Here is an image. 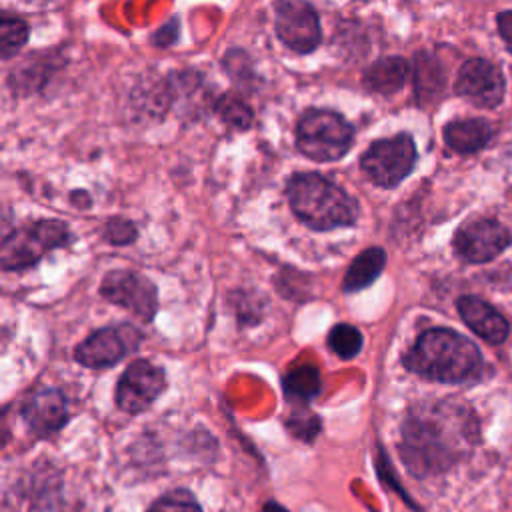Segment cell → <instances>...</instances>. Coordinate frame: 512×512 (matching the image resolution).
Returning <instances> with one entry per match:
<instances>
[{
	"mask_svg": "<svg viewBox=\"0 0 512 512\" xmlns=\"http://www.w3.org/2000/svg\"><path fill=\"white\" fill-rule=\"evenodd\" d=\"M478 438V420L468 404L454 398L422 402L402 424L400 456L418 478L442 474L466 458Z\"/></svg>",
	"mask_w": 512,
	"mask_h": 512,
	"instance_id": "cell-1",
	"label": "cell"
},
{
	"mask_svg": "<svg viewBox=\"0 0 512 512\" xmlns=\"http://www.w3.org/2000/svg\"><path fill=\"white\" fill-rule=\"evenodd\" d=\"M402 364L426 380L444 384H472L484 368L476 344L450 328L424 330L404 354Z\"/></svg>",
	"mask_w": 512,
	"mask_h": 512,
	"instance_id": "cell-2",
	"label": "cell"
},
{
	"mask_svg": "<svg viewBox=\"0 0 512 512\" xmlns=\"http://www.w3.org/2000/svg\"><path fill=\"white\" fill-rule=\"evenodd\" d=\"M286 198L300 222L314 230L352 226L358 220V202L338 184L316 172L294 174L286 184Z\"/></svg>",
	"mask_w": 512,
	"mask_h": 512,
	"instance_id": "cell-3",
	"label": "cell"
},
{
	"mask_svg": "<svg viewBox=\"0 0 512 512\" xmlns=\"http://www.w3.org/2000/svg\"><path fill=\"white\" fill-rule=\"evenodd\" d=\"M354 140L352 124L334 110H308L296 126L298 150L316 162L342 158Z\"/></svg>",
	"mask_w": 512,
	"mask_h": 512,
	"instance_id": "cell-4",
	"label": "cell"
},
{
	"mask_svg": "<svg viewBox=\"0 0 512 512\" xmlns=\"http://www.w3.org/2000/svg\"><path fill=\"white\" fill-rule=\"evenodd\" d=\"M70 242V230L60 220H38L14 228L0 246V264L4 270H26L44 254Z\"/></svg>",
	"mask_w": 512,
	"mask_h": 512,
	"instance_id": "cell-5",
	"label": "cell"
},
{
	"mask_svg": "<svg viewBox=\"0 0 512 512\" xmlns=\"http://www.w3.org/2000/svg\"><path fill=\"white\" fill-rule=\"evenodd\" d=\"M416 164V146L410 134H396L370 144L360 158L366 178L380 188L398 186Z\"/></svg>",
	"mask_w": 512,
	"mask_h": 512,
	"instance_id": "cell-6",
	"label": "cell"
},
{
	"mask_svg": "<svg viewBox=\"0 0 512 512\" xmlns=\"http://www.w3.org/2000/svg\"><path fill=\"white\" fill-rule=\"evenodd\" d=\"M100 294L108 302L130 310L134 316L150 322L158 310L156 286L132 270H112L102 278Z\"/></svg>",
	"mask_w": 512,
	"mask_h": 512,
	"instance_id": "cell-7",
	"label": "cell"
},
{
	"mask_svg": "<svg viewBox=\"0 0 512 512\" xmlns=\"http://www.w3.org/2000/svg\"><path fill=\"white\" fill-rule=\"evenodd\" d=\"M142 336L134 326H104L76 346L74 358L86 368H108L136 350Z\"/></svg>",
	"mask_w": 512,
	"mask_h": 512,
	"instance_id": "cell-8",
	"label": "cell"
},
{
	"mask_svg": "<svg viewBox=\"0 0 512 512\" xmlns=\"http://www.w3.org/2000/svg\"><path fill=\"white\" fill-rule=\"evenodd\" d=\"M276 10V34L294 52L308 54L320 44V20L308 2L280 0Z\"/></svg>",
	"mask_w": 512,
	"mask_h": 512,
	"instance_id": "cell-9",
	"label": "cell"
},
{
	"mask_svg": "<svg viewBox=\"0 0 512 512\" xmlns=\"http://www.w3.org/2000/svg\"><path fill=\"white\" fill-rule=\"evenodd\" d=\"M504 90L502 70L484 58L466 60L454 82V92L480 108H496L504 98Z\"/></svg>",
	"mask_w": 512,
	"mask_h": 512,
	"instance_id": "cell-10",
	"label": "cell"
},
{
	"mask_svg": "<svg viewBox=\"0 0 512 512\" xmlns=\"http://www.w3.org/2000/svg\"><path fill=\"white\" fill-rule=\"evenodd\" d=\"M452 244L464 262L482 264L510 244V232L494 218H476L456 230Z\"/></svg>",
	"mask_w": 512,
	"mask_h": 512,
	"instance_id": "cell-11",
	"label": "cell"
},
{
	"mask_svg": "<svg viewBox=\"0 0 512 512\" xmlns=\"http://www.w3.org/2000/svg\"><path fill=\"white\" fill-rule=\"evenodd\" d=\"M164 370L148 360H134L116 384V404L128 414L146 410L164 390Z\"/></svg>",
	"mask_w": 512,
	"mask_h": 512,
	"instance_id": "cell-12",
	"label": "cell"
},
{
	"mask_svg": "<svg viewBox=\"0 0 512 512\" xmlns=\"http://www.w3.org/2000/svg\"><path fill=\"white\" fill-rule=\"evenodd\" d=\"M22 418L36 436H50L68 422V404L58 388H38L22 404Z\"/></svg>",
	"mask_w": 512,
	"mask_h": 512,
	"instance_id": "cell-13",
	"label": "cell"
},
{
	"mask_svg": "<svg viewBox=\"0 0 512 512\" xmlns=\"http://www.w3.org/2000/svg\"><path fill=\"white\" fill-rule=\"evenodd\" d=\"M456 308L464 324L488 344H502L508 338V320L486 300L478 296H460Z\"/></svg>",
	"mask_w": 512,
	"mask_h": 512,
	"instance_id": "cell-14",
	"label": "cell"
},
{
	"mask_svg": "<svg viewBox=\"0 0 512 512\" xmlns=\"http://www.w3.org/2000/svg\"><path fill=\"white\" fill-rule=\"evenodd\" d=\"M494 136V128L484 118L452 120L444 126L446 144L458 154H472L482 150Z\"/></svg>",
	"mask_w": 512,
	"mask_h": 512,
	"instance_id": "cell-15",
	"label": "cell"
},
{
	"mask_svg": "<svg viewBox=\"0 0 512 512\" xmlns=\"http://www.w3.org/2000/svg\"><path fill=\"white\" fill-rule=\"evenodd\" d=\"M410 74V66L400 56H386L370 64L362 74V84L376 94L398 92Z\"/></svg>",
	"mask_w": 512,
	"mask_h": 512,
	"instance_id": "cell-16",
	"label": "cell"
},
{
	"mask_svg": "<svg viewBox=\"0 0 512 512\" xmlns=\"http://www.w3.org/2000/svg\"><path fill=\"white\" fill-rule=\"evenodd\" d=\"M384 266H386V252L380 246H370L362 250L348 266L342 280V290L344 292L364 290L380 276Z\"/></svg>",
	"mask_w": 512,
	"mask_h": 512,
	"instance_id": "cell-17",
	"label": "cell"
},
{
	"mask_svg": "<svg viewBox=\"0 0 512 512\" xmlns=\"http://www.w3.org/2000/svg\"><path fill=\"white\" fill-rule=\"evenodd\" d=\"M414 86H416V94H418L420 102H428L442 94L444 72H442L440 62L428 52H420L416 56Z\"/></svg>",
	"mask_w": 512,
	"mask_h": 512,
	"instance_id": "cell-18",
	"label": "cell"
},
{
	"mask_svg": "<svg viewBox=\"0 0 512 512\" xmlns=\"http://www.w3.org/2000/svg\"><path fill=\"white\" fill-rule=\"evenodd\" d=\"M282 386L286 392V398L292 402H310L314 396H318L322 388L320 372L314 366H296L288 370L282 378Z\"/></svg>",
	"mask_w": 512,
	"mask_h": 512,
	"instance_id": "cell-19",
	"label": "cell"
},
{
	"mask_svg": "<svg viewBox=\"0 0 512 512\" xmlns=\"http://www.w3.org/2000/svg\"><path fill=\"white\" fill-rule=\"evenodd\" d=\"M326 344H328L332 354H336L342 360H350L362 350L364 338H362V332L356 326L336 324V326L330 328Z\"/></svg>",
	"mask_w": 512,
	"mask_h": 512,
	"instance_id": "cell-20",
	"label": "cell"
},
{
	"mask_svg": "<svg viewBox=\"0 0 512 512\" xmlns=\"http://www.w3.org/2000/svg\"><path fill=\"white\" fill-rule=\"evenodd\" d=\"M28 40V26L24 20L4 14L0 20V54L2 60L12 58Z\"/></svg>",
	"mask_w": 512,
	"mask_h": 512,
	"instance_id": "cell-21",
	"label": "cell"
},
{
	"mask_svg": "<svg viewBox=\"0 0 512 512\" xmlns=\"http://www.w3.org/2000/svg\"><path fill=\"white\" fill-rule=\"evenodd\" d=\"M214 106L220 118L232 128L246 130L252 124V110L238 94H224L214 102Z\"/></svg>",
	"mask_w": 512,
	"mask_h": 512,
	"instance_id": "cell-22",
	"label": "cell"
},
{
	"mask_svg": "<svg viewBox=\"0 0 512 512\" xmlns=\"http://www.w3.org/2000/svg\"><path fill=\"white\" fill-rule=\"evenodd\" d=\"M146 512H202V508L188 490L176 488L154 500Z\"/></svg>",
	"mask_w": 512,
	"mask_h": 512,
	"instance_id": "cell-23",
	"label": "cell"
},
{
	"mask_svg": "<svg viewBox=\"0 0 512 512\" xmlns=\"http://www.w3.org/2000/svg\"><path fill=\"white\" fill-rule=\"evenodd\" d=\"M136 226L126 218H112L104 224V238L116 246L132 244L136 240Z\"/></svg>",
	"mask_w": 512,
	"mask_h": 512,
	"instance_id": "cell-24",
	"label": "cell"
},
{
	"mask_svg": "<svg viewBox=\"0 0 512 512\" xmlns=\"http://www.w3.org/2000/svg\"><path fill=\"white\" fill-rule=\"evenodd\" d=\"M288 428L292 430L294 436L304 438V440L310 442V440L318 434L320 422H318V418H316L314 414H310V412H304V414L294 412V414L288 418Z\"/></svg>",
	"mask_w": 512,
	"mask_h": 512,
	"instance_id": "cell-25",
	"label": "cell"
},
{
	"mask_svg": "<svg viewBox=\"0 0 512 512\" xmlns=\"http://www.w3.org/2000/svg\"><path fill=\"white\" fill-rule=\"evenodd\" d=\"M178 20H170L166 26H162L156 34H154V38H152V42L156 44V46H168V44H172L174 40H176V36H178Z\"/></svg>",
	"mask_w": 512,
	"mask_h": 512,
	"instance_id": "cell-26",
	"label": "cell"
},
{
	"mask_svg": "<svg viewBox=\"0 0 512 512\" xmlns=\"http://www.w3.org/2000/svg\"><path fill=\"white\" fill-rule=\"evenodd\" d=\"M496 24H498V32H500L502 40L506 42L508 50L512 52V10L500 12V14L496 16Z\"/></svg>",
	"mask_w": 512,
	"mask_h": 512,
	"instance_id": "cell-27",
	"label": "cell"
},
{
	"mask_svg": "<svg viewBox=\"0 0 512 512\" xmlns=\"http://www.w3.org/2000/svg\"><path fill=\"white\" fill-rule=\"evenodd\" d=\"M264 512H288V510L282 508V506L276 504V502H268V504L264 506Z\"/></svg>",
	"mask_w": 512,
	"mask_h": 512,
	"instance_id": "cell-28",
	"label": "cell"
}]
</instances>
